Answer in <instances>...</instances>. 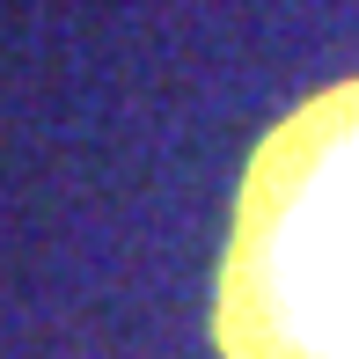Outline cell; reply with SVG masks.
Segmentation results:
<instances>
[{"instance_id": "1", "label": "cell", "mask_w": 359, "mask_h": 359, "mask_svg": "<svg viewBox=\"0 0 359 359\" xmlns=\"http://www.w3.org/2000/svg\"><path fill=\"white\" fill-rule=\"evenodd\" d=\"M213 330L227 359H359V74L250 154Z\"/></svg>"}]
</instances>
